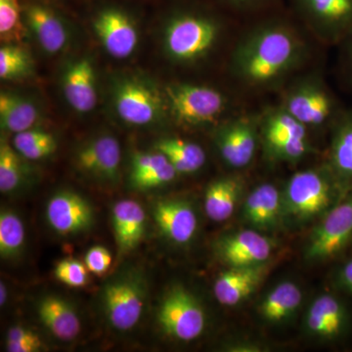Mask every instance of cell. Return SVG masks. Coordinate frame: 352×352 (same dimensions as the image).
<instances>
[{
    "mask_svg": "<svg viewBox=\"0 0 352 352\" xmlns=\"http://www.w3.org/2000/svg\"><path fill=\"white\" fill-rule=\"evenodd\" d=\"M307 56V41L295 27L270 21L241 36L234 46L229 69L245 88L272 89L302 68Z\"/></svg>",
    "mask_w": 352,
    "mask_h": 352,
    "instance_id": "6da1fadb",
    "label": "cell"
},
{
    "mask_svg": "<svg viewBox=\"0 0 352 352\" xmlns=\"http://www.w3.org/2000/svg\"><path fill=\"white\" fill-rule=\"evenodd\" d=\"M349 193L330 166L298 171L287 183L283 214L307 221L325 215Z\"/></svg>",
    "mask_w": 352,
    "mask_h": 352,
    "instance_id": "7a4b0ae2",
    "label": "cell"
},
{
    "mask_svg": "<svg viewBox=\"0 0 352 352\" xmlns=\"http://www.w3.org/2000/svg\"><path fill=\"white\" fill-rule=\"evenodd\" d=\"M221 32V24L212 16L195 12L177 14L164 28V51L175 63H196L212 52Z\"/></svg>",
    "mask_w": 352,
    "mask_h": 352,
    "instance_id": "3957f363",
    "label": "cell"
},
{
    "mask_svg": "<svg viewBox=\"0 0 352 352\" xmlns=\"http://www.w3.org/2000/svg\"><path fill=\"white\" fill-rule=\"evenodd\" d=\"M168 109L176 122L199 126L217 122L228 108V99L217 88L173 83L164 88Z\"/></svg>",
    "mask_w": 352,
    "mask_h": 352,
    "instance_id": "277c9868",
    "label": "cell"
},
{
    "mask_svg": "<svg viewBox=\"0 0 352 352\" xmlns=\"http://www.w3.org/2000/svg\"><path fill=\"white\" fill-rule=\"evenodd\" d=\"M281 106L307 127L324 126L342 113L332 91L315 76H302L292 83Z\"/></svg>",
    "mask_w": 352,
    "mask_h": 352,
    "instance_id": "5b68a950",
    "label": "cell"
},
{
    "mask_svg": "<svg viewBox=\"0 0 352 352\" xmlns=\"http://www.w3.org/2000/svg\"><path fill=\"white\" fill-rule=\"evenodd\" d=\"M307 129L282 106L270 109L259 124L266 155L285 163L300 161L310 150Z\"/></svg>",
    "mask_w": 352,
    "mask_h": 352,
    "instance_id": "8992f818",
    "label": "cell"
},
{
    "mask_svg": "<svg viewBox=\"0 0 352 352\" xmlns=\"http://www.w3.org/2000/svg\"><path fill=\"white\" fill-rule=\"evenodd\" d=\"M113 104L122 122L134 126H146L163 119L168 109L166 97L145 80L124 78L113 89Z\"/></svg>",
    "mask_w": 352,
    "mask_h": 352,
    "instance_id": "52a82bcc",
    "label": "cell"
},
{
    "mask_svg": "<svg viewBox=\"0 0 352 352\" xmlns=\"http://www.w3.org/2000/svg\"><path fill=\"white\" fill-rule=\"evenodd\" d=\"M352 245V190L323 215L305 250L308 261L339 258Z\"/></svg>",
    "mask_w": 352,
    "mask_h": 352,
    "instance_id": "ba28073f",
    "label": "cell"
},
{
    "mask_svg": "<svg viewBox=\"0 0 352 352\" xmlns=\"http://www.w3.org/2000/svg\"><path fill=\"white\" fill-rule=\"evenodd\" d=\"M145 300V281L138 273H127L113 280L103 292L109 323L119 331L131 330L140 320Z\"/></svg>",
    "mask_w": 352,
    "mask_h": 352,
    "instance_id": "9c48e42d",
    "label": "cell"
},
{
    "mask_svg": "<svg viewBox=\"0 0 352 352\" xmlns=\"http://www.w3.org/2000/svg\"><path fill=\"white\" fill-rule=\"evenodd\" d=\"M164 332L182 342H191L203 333L206 314L195 296L182 287H175L164 296L157 312Z\"/></svg>",
    "mask_w": 352,
    "mask_h": 352,
    "instance_id": "30bf717a",
    "label": "cell"
},
{
    "mask_svg": "<svg viewBox=\"0 0 352 352\" xmlns=\"http://www.w3.org/2000/svg\"><path fill=\"white\" fill-rule=\"evenodd\" d=\"M311 31L328 43H342L352 32V0H294Z\"/></svg>",
    "mask_w": 352,
    "mask_h": 352,
    "instance_id": "8fae6325",
    "label": "cell"
},
{
    "mask_svg": "<svg viewBox=\"0 0 352 352\" xmlns=\"http://www.w3.org/2000/svg\"><path fill=\"white\" fill-rule=\"evenodd\" d=\"M258 129L248 117H240L221 124L215 134L220 156L229 166L243 168L249 166L258 149Z\"/></svg>",
    "mask_w": 352,
    "mask_h": 352,
    "instance_id": "7c38bea8",
    "label": "cell"
},
{
    "mask_svg": "<svg viewBox=\"0 0 352 352\" xmlns=\"http://www.w3.org/2000/svg\"><path fill=\"white\" fill-rule=\"evenodd\" d=\"M94 29L104 50L116 59L131 56L138 47V28L131 18L120 9L100 11L94 21Z\"/></svg>",
    "mask_w": 352,
    "mask_h": 352,
    "instance_id": "4fadbf2b",
    "label": "cell"
},
{
    "mask_svg": "<svg viewBox=\"0 0 352 352\" xmlns=\"http://www.w3.org/2000/svg\"><path fill=\"white\" fill-rule=\"evenodd\" d=\"M305 327L321 339H342L351 332V311L340 296L323 294L308 308Z\"/></svg>",
    "mask_w": 352,
    "mask_h": 352,
    "instance_id": "5bb4252c",
    "label": "cell"
},
{
    "mask_svg": "<svg viewBox=\"0 0 352 352\" xmlns=\"http://www.w3.org/2000/svg\"><path fill=\"white\" fill-rule=\"evenodd\" d=\"M46 219L61 235L85 232L94 223V210L85 198L71 191L55 194L46 206Z\"/></svg>",
    "mask_w": 352,
    "mask_h": 352,
    "instance_id": "9a60e30c",
    "label": "cell"
},
{
    "mask_svg": "<svg viewBox=\"0 0 352 352\" xmlns=\"http://www.w3.org/2000/svg\"><path fill=\"white\" fill-rule=\"evenodd\" d=\"M120 160L122 150L119 141L108 134L88 141L78 150L76 157L80 170L104 182L118 179Z\"/></svg>",
    "mask_w": 352,
    "mask_h": 352,
    "instance_id": "2e32d148",
    "label": "cell"
},
{
    "mask_svg": "<svg viewBox=\"0 0 352 352\" xmlns=\"http://www.w3.org/2000/svg\"><path fill=\"white\" fill-rule=\"evenodd\" d=\"M219 256L231 267L264 264L270 258L274 244L270 238L254 230H243L220 240Z\"/></svg>",
    "mask_w": 352,
    "mask_h": 352,
    "instance_id": "e0dca14e",
    "label": "cell"
},
{
    "mask_svg": "<svg viewBox=\"0 0 352 352\" xmlns=\"http://www.w3.org/2000/svg\"><path fill=\"white\" fill-rule=\"evenodd\" d=\"M154 219L164 237L175 244H187L195 236L198 220L195 210L187 201H157Z\"/></svg>",
    "mask_w": 352,
    "mask_h": 352,
    "instance_id": "ac0fdd59",
    "label": "cell"
},
{
    "mask_svg": "<svg viewBox=\"0 0 352 352\" xmlns=\"http://www.w3.org/2000/svg\"><path fill=\"white\" fill-rule=\"evenodd\" d=\"M65 98L78 113L91 112L97 104L96 76L89 59H80L69 65L62 78Z\"/></svg>",
    "mask_w": 352,
    "mask_h": 352,
    "instance_id": "d6986e66",
    "label": "cell"
},
{
    "mask_svg": "<svg viewBox=\"0 0 352 352\" xmlns=\"http://www.w3.org/2000/svg\"><path fill=\"white\" fill-rule=\"evenodd\" d=\"M264 264L231 267L221 273L214 285V296L220 305L236 307L252 295L265 273Z\"/></svg>",
    "mask_w": 352,
    "mask_h": 352,
    "instance_id": "ffe728a7",
    "label": "cell"
},
{
    "mask_svg": "<svg viewBox=\"0 0 352 352\" xmlns=\"http://www.w3.org/2000/svg\"><path fill=\"white\" fill-rule=\"evenodd\" d=\"M24 18L41 50L48 54H57L68 45V29L63 20L51 9L32 4L24 9Z\"/></svg>",
    "mask_w": 352,
    "mask_h": 352,
    "instance_id": "44dd1931",
    "label": "cell"
},
{
    "mask_svg": "<svg viewBox=\"0 0 352 352\" xmlns=\"http://www.w3.org/2000/svg\"><path fill=\"white\" fill-rule=\"evenodd\" d=\"M283 214V198L275 185L263 183L252 190L243 208L244 219L261 230L274 228Z\"/></svg>",
    "mask_w": 352,
    "mask_h": 352,
    "instance_id": "7402d4cb",
    "label": "cell"
},
{
    "mask_svg": "<svg viewBox=\"0 0 352 352\" xmlns=\"http://www.w3.org/2000/svg\"><path fill=\"white\" fill-rule=\"evenodd\" d=\"M146 215L140 204L132 200L118 201L113 208V226L120 254L138 247L145 231Z\"/></svg>",
    "mask_w": 352,
    "mask_h": 352,
    "instance_id": "603a6c76",
    "label": "cell"
},
{
    "mask_svg": "<svg viewBox=\"0 0 352 352\" xmlns=\"http://www.w3.org/2000/svg\"><path fill=\"white\" fill-rule=\"evenodd\" d=\"M39 319L57 339L68 342L80 332V321L75 308L58 296H46L38 303Z\"/></svg>",
    "mask_w": 352,
    "mask_h": 352,
    "instance_id": "cb8c5ba5",
    "label": "cell"
},
{
    "mask_svg": "<svg viewBox=\"0 0 352 352\" xmlns=\"http://www.w3.org/2000/svg\"><path fill=\"white\" fill-rule=\"evenodd\" d=\"M329 166L346 191L352 190V111L336 120Z\"/></svg>",
    "mask_w": 352,
    "mask_h": 352,
    "instance_id": "d4e9b609",
    "label": "cell"
},
{
    "mask_svg": "<svg viewBox=\"0 0 352 352\" xmlns=\"http://www.w3.org/2000/svg\"><path fill=\"white\" fill-rule=\"evenodd\" d=\"M38 120V109L29 99L9 92L0 94V124L3 131L19 133L34 129Z\"/></svg>",
    "mask_w": 352,
    "mask_h": 352,
    "instance_id": "484cf974",
    "label": "cell"
},
{
    "mask_svg": "<svg viewBox=\"0 0 352 352\" xmlns=\"http://www.w3.org/2000/svg\"><path fill=\"white\" fill-rule=\"evenodd\" d=\"M243 185L236 178H221L208 185L205 194V212L208 219L221 222L234 214Z\"/></svg>",
    "mask_w": 352,
    "mask_h": 352,
    "instance_id": "4316f807",
    "label": "cell"
},
{
    "mask_svg": "<svg viewBox=\"0 0 352 352\" xmlns=\"http://www.w3.org/2000/svg\"><path fill=\"white\" fill-rule=\"evenodd\" d=\"M156 150L166 155L177 173L183 175L201 170L207 160L206 153L200 145L184 139H162L156 143Z\"/></svg>",
    "mask_w": 352,
    "mask_h": 352,
    "instance_id": "83f0119b",
    "label": "cell"
},
{
    "mask_svg": "<svg viewBox=\"0 0 352 352\" xmlns=\"http://www.w3.org/2000/svg\"><path fill=\"white\" fill-rule=\"evenodd\" d=\"M302 300V293L298 285L282 282L264 298L259 308L261 316L273 323L283 321L295 314Z\"/></svg>",
    "mask_w": 352,
    "mask_h": 352,
    "instance_id": "f1b7e54d",
    "label": "cell"
},
{
    "mask_svg": "<svg viewBox=\"0 0 352 352\" xmlns=\"http://www.w3.org/2000/svg\"><path fill=\"white\" fill-rule=\"evenodd\" d=\"M13 147L25 159L38 161L56 151L57 143L52 134L31 129L15 134Z\"/></svg>",
    "mask_w": 352,
    "mask_h": 352,
    "instance_id": "f546056e",
    "label": "cell"
},
{
    "mask_svg": "<svg viewBox=\"0 0 352 352\" xmlns=\"http://www.w3.org/2000/svg\"><path fill=\"white\" fill-rule=\"evenodd\" d=\"M25 245V227L19 215L12 210L0 214V254L2 258L19 256Z\"/></svg>",
    "mask_w": 352,
    "mask_h": 352,
    "instance_id": "4dcf8cb0",
    "label": "cell"
},
{
    "mask_svg": "<svg viewBox=\"0 0 352 352\" xmlns=\"http://www.w3.org/2000/svg\"><path fill=\"white\" fill-rule=\"evenodd\" d=\"M34 71L31 55L17 44H4L0 48V78L3 80H22Z\"/></svg>",
    "mask_w": 352,
    "mask_h": 352,
    "instance_id": "1f68e13d",
    "label": "cell"
},
{
    "mask_svg": "<svg viewBox=\"0 0 352 352\" xmlns=\"http://www.w3.org/2000/svg\"><path fill=\"white\" fill-rule=\"evenodd\" d=\"M21 155L6 140L0 145V191L10 193L20 186L24 179V166Z\"/></svg>",
    "mask_w": 352,
    "mask_h": 352,
    "instance_id": "d6a6232c",
    "label": "cell"
},
{
    "mask_svg": "<svg viewBox=\"0 0 352 352\" xmlns=\"http://www.w3.org/2000/svg\"><path fill=\"white\" fill-rule=\"evenodd\" d=\"M24 14L19 0H0V39L16 44L25 36Z\"/></svg>",
    "mask_w": 352,
    "mask_h": 352,
    "instance_id": "836d02e7",
    "label": "cell"
},
{
    "mask_svg": "<svg viewBox=\"0 0 352 352\" xmlns=\"http://www.w3.org/2000/svg\"><path fill=\"white\" fill-rule=\"evenodd\" d=\"M87 265L76 259L66 258L59 261L54 270L55 277L62 283L73 288H80L87 283Z\"/></svg>",
    "mask_w": 352,
    "mask_h": 352,
    "instance_id": "e575fe53",
    "label": "cell"
},
{
    "mask_svg": "<svg viewBox=\"0 0 352 352\" xmlns=\"http://www.w3.org/2000/svg\"><path fill=\"white\" fill-rule=\"evenodd\" d=\"M43 347L41 340L30 329L16 326L8 331L6 349L9 352H36Z\"/></svg>",
    "mask_w": 352,
    "mask_h": 352,
    "instance_id": "d590c367",
    "label": "cell"
},
{
    "mask_svg": "<svg viewBox=\"0 0 352 352\" xmlns=\"http://www.w3.org/2000/svg\"><path fill=\"white\" fill-rule=\"evenodd\" d=\"M177 175V171L168 161V163L159 166V168L147 171L142 175L131 176V178L132 185L135 188L146 190L168 184L175 179Z\"/></svg>",
    "mask_w": 352,
    "mask_h": 352,
    "instance_id": "8d00e7d4",
    "label": "cell"
},
{
    "mask_svg": "<svg viewBox=\"0 0 352 352\" xmlns=\"http://www.w3.org/2000/svg\"><path fill=\"white\" fill-rule=\"evenodd\" d=\"M85 265L90 272L101 275L107 272L112 263V254L106 248L102 245H95L85 254Z\"/></svg>",
    "mask_w": 352,
    "mask_h": 352,
    "instance_id": "74e56055",
    "label": "cell"
},
{
    "mask_svg": "<svg viewBox=\"0 0 352 352\" xmlns=\"http://www.w3.org/2000/svg\"><path fill=\"white\" fill-rule=\"evenodd\" d=\"M337 282L340 289L352 298V256L340 266L337 272Z\"/></svg>",
    "mask_w": 352,
    "mask_h": 352,
    "instance_id": "f35d334b",
    "label": "cell"
},
{
    "mask_svg": "<svg viewBox=\"0 0 352 352\" xmlns=\"http://www.w3.org/2000/svg\"><path fill=\"white\" fill-rule=\"evenodd\" d=\"M342 43L344 45V66L352 80V32Z\"/></svg>",
    "mask_w": 352,
    "mask_h": 352,
    "instance_id": "ab89813d",
    "label": "cell"
},
{
    "mask_svg": "<svg viewBox=\"0 0 352 352\" xmlns=\"http://www.w3.org/2000/svg\"><path fill=\"white\" fill-rule=\"evenodd\" d=\"M227 1L231 6L237 7V8L250 10V9L258 8V7L263 6L270 0H227Z\"/></svg>",
    "mask_w": 352,
    "mask_h": 352,
    "instance_id": "60d3db41",
    "label": "cell"
},
{
    "mask_svg": "<svg viewBox=\"0 0 352 352\" xmlns=\"http://www.w3.org/2000/svg\"><path fill=\"white\" fill-rule=\"evenodd\" d=\"M7 300V289L6 286L3 283L0 284V305L3 307L6 305Z\"/></svg>",
    "mask_w": 352,
    "mask_h": 352,
    "instance_id": "b9f144b4",
    "label": "cell"
}]
</instances>
